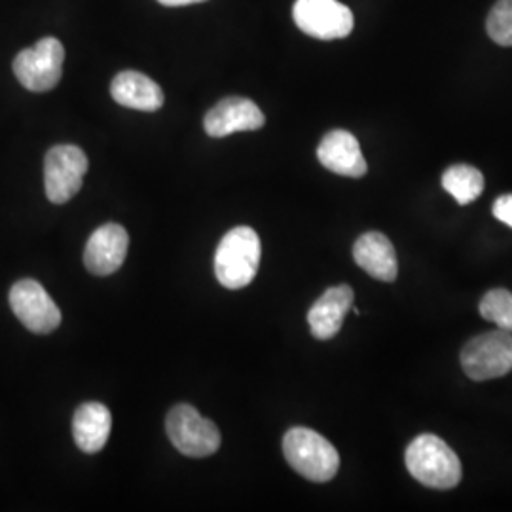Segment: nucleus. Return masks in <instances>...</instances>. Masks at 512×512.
<instances>
[{"label":"nucleus","mask_w":512,"mask_h":512,"mask_svg":"<svg viewBox=\"0 0 512 512\" xmlns=\"http://www.w3.org/2000/svg\"><path fill=\"white\" fill-rule=\"evenodd\" d=\"M410 475L433 490H452L461 480V463L456 452L437 435H420L404 454Z\"/></svg>","instance_id":"f257e3e1"},{"label":"nucleus","mask_w":512,"mask_h":512,"mask_svg":"<svg viewBox=\"0 0 512 512\" xmlns=\"http://www.w3.org/2000/svg\"><path fill=\"white\" fill-rule=\"evenodd\" d=\"M262 245L253 228L238 226L220 239L215 255V274L220 285L238 291L253 283L260 266Z\"/></svg>","instance_id":"f03ea898"},{"label":"nucleus","mask_w":512,"mask_h":512,"mask_svg":"<svg viewBox=\"0 0 512 512\" xmlns=\"http://www.w3.org/2000/svg\"><path fill=\"white\" fill-rule=\"evenodd\" d=\"M283 454L294 471L311 482H329L340 469L336 448L308 427H293L287 431Z\"/></svg>","instance_id":"7ed1b4c3"},{"label":"nucleus","mask_w":512,"mask_h":512,"mask_svg":"<svg viewBox=\"0 0 512 512\" xmlns=\"http://www.w3.org/2000/svg\"><path fill=\"white\" fill-rule=\"evenodd\" d=\"M167 437L188 458H207L220 448L219 427L190 404H177L165 420Z\"/></svg>","instance_id":"20e7f679"},{"label":"nucleus","mask_w":512,"mask_h":512,"mask_svg":"<svg viewBox=\"0 0 512 512\" xmlns=\"http://www.w3.org/2000/svg\"><path fill=\"white\" fill-rule=\"evenodd\" d=\"M461 366L475 382H486L509 374L512 370L511 332L490 330L467 342L461 351Z\"/></svg>","instance_id":"39448f33"},{"label":"nucleus","mask_w":512,"mask_h":512,"mask_svg":"<svg viewBox=\"0 0 512 512\" xmlns=\"http://www.w3.org/2000/svg\"><path fill=\"white\" fill-rule=\"evenodd\" d=\"M65 48L54 37L42 38L35 46L21 50L14 59V74L29 92L44 93L54 90L63 74Z\"/></svg>","instance_id":"423d86ee"},{"label":"nucleus","mask_w":512,"mask_h":512,"mask_svg":"<svg viewBox=\"0 0 512 512\" xmlns=\"http://www.w3.org/2000/svg\"><path fill=\"white\" fill-rule=\"evenodd\" d=\"M88 171V156L74 145L50 148L44 160L46 196L52 203H67L80 192Z\"/></svg>","instance_id":"0eeeda50"},{"label":"nucleus","mask_w":512,"mask_h":512,"mask_svg":"<svg viewBox=\"0 0 512 512\" xmlns=\"http://www.w3.org/2000/svg\"><path fill=\"white\" fill-rule=\"evenodd\" d=\"M296 27L317 40H338L351 35L355 19L346 4L338 0H296Z\"/></svg>","instance_id":"6e6552de"},{"label":"nucleus","mask_w":512,"mask_h":512,"mask_svg":"<svg viewBox=\"0 0 512 512\" xmlns=\"http://www.w3.org/2000/svg\"><path fill=\"white\" fill-rule=\"evenodd\" d=\"M10 306L31 332L50 334L61 325V311L35 279H21L12 287Z\"/></svg>","instance_id":"1a4fd4ad"},{"label":"nucleus","mask_w":512,"mask_h":512,"mask_svg":"<svg viewBox=\"0 0 512 512\" xmlns=\"http://www.w3.org/2000/svg\"><path fill=\"white\" fill-rule=\"evenodd\" d=\"M266 124V116L255 101L245 97H226L209 110L203 118L205 133L222 139L238 131H256Z\"/></svg>","instance_id":"9d476101"},{"label":"nucleus","mask_w":512,"mask_h":512,"mask_svg":"<svg viewBox=\"0 0 512 512\" xmlns=\"http://www.w3.org/2000/svg\"><path fill=\"white\" fill-rule=\"evenodd\" d=\"M129 236L120 224H105L97 228L88 239L84 251V264L88 272L99 277L114 274L122 268L128 255Z\"/></svg>","instance_id":"9b49d317"},{"label":"nucleus","mask_w":512,"mask_h":512,"mask_svg":"<svg viewBox=\"0 0 512 512\" xmlns=\"http://www.w3.org/2000/svg\"><path fill=\"white\" fill-rule=\"evenodd\" d=\"M317 158L332 173L351 179H361L368 171L359 141L346 129H334L327 133L317 148Z\"/></svg>","instance_id":"f8f14e48"},{"label":"nucleus","mask_w":512,"mask_h":512,"mask_svg":"<svg viewBox=\"0 0 512 512\" xmlns=\"http://www.w3.org/2000/svg\"><path fill=\"white\" fill-rule=\"evenodd\" d=\"M353 300L355 294L349 285L327 289L308 313L311 334L317 340L334 338L344 325L346 313L353 308Z\"/></svg>","instance_id":"ddd939ff"},{"label":"nucleus","mask_w":512,"mask_h":512,"mask_svg":"<svg viewBox=\"0 0 512 512\" xmlns=\"http://www.w3.org/2000/svg\"><path fill=\"white\" fill-rule=\"evenodd\" d=\"M353 258L366 274L393 283L399 274L395 247L382 232H366L353 245Z\"/></svg>","instance_id":"4468645a"},{"label":"nucleus","mask_w":512,"mask_h":512,"mask_svg":"<svg viewBox=\"0 0 512 512\" xmlns=\"http://www.w3.org/2000/svg\"><path fill=\"white\" fill-rule=\"evenodd\" d=\"M112 99L128 109L154 112L162 109L164 105V92L162 88L148 78L147 74L137 71H124L114 76L110 84Z\"/></svg>","instance_id":"2eb2a0df"},{"label":"nucleus","mask_w":512,"mask_h":512,"mask_svg":"<svg viewBox=\"0 0 512 512\" xmlns=\"http://www.w3.org/2000/svg\"><path fill=\"white\" fill-rule=\"evenodd\" d=\"M110 429L112 416L105 404L84 403L74 412V442L86 454H97L105 448L110 437Z\"/></svg>","instance_id":"dca6fc26"},{"label":"nucleus","mask_w":512,"mask_h":512,"mask_svg":"<svg viewBox=\"0 0 512 512\" xmlns=\"http://www.w3.org/2000/svg\"><path fill=\"white\" fill-rule=\"evenodd\" d=\"M442 186L459 205H467L484 192V175L473 165H452L442 175Z\"/></svg>","instance_id":"f3484780"},{"label":"nucleus","mask_w":512,"mask_h":512,"mask_svg":"<svg viewBox=\"0 0 512 512\" xmlns=\"http://www.w3.org/2000/svg\"><path fill=\"white\" fill-rule=\"evenodd\" d=\"M480 315L486 321H492L497 329L512 334V293L507 289H494L480 300Z\"/></svg>","instance_id":"a211bd4d"},{"label":"nucleus","mask_w":512,"mask_h":512,"mask_svg":"<svg viewBox=\"0 0 512 512\" xmlns=\"http://www.w3.org/2000/svg\"><path fill=\"white\" fill-rule=\"evenodd\" d=\"M486 31L495 44L512 46V0H497L488 14Z\"/></svg>","instance_id":"6ab92c4d"},{"label":"nucleus","mask_w":512,"mask_h":512,"mask_svg":"<svg viewBox=\"0 0 512 512\" xmlns=\"http://www.w3.org/2000/svg\"><path fill=\"white\" fill-rule=\"evenodd\" d=\"M494 217L512 228V194H505L495 200Z\"/></svg>","instance_id":"aec40b11"},{"label":"nucleus","mask_w":512,"mask_h":512,"mask_svg":"<svg viewBox=\"0 0 512 512\" xmlns=\"http://www.w3.org/2000/svg\"><path fill=\"white\" fill-rule=\"evenodd\" d=\"M160 4L164 6H171V8H177V6H188V4H200L205 0H158Z\"/></svg>","instance_id":"412c9836"}]
</instances>
